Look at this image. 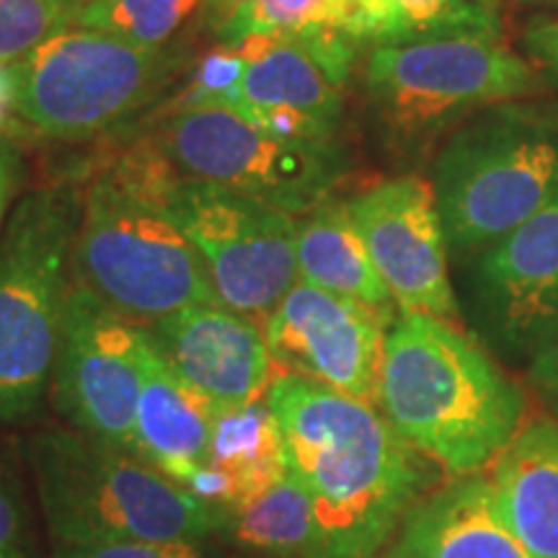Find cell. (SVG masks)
Wrapping results in <instances>:
<instances>
[{
	"mask_svg": "<svg viewBox=\"0 0 558 558\" xmlns=\"http://www.w3.org/2000/svg\"><path fill=\"white\" fill-rule=\"evenodd\" d=\"M215 416L213 403L181 378L148 337L135 422L137 458L192 492L205 469Z\"/></svg>",
	"mask_w": 558,
	"mask_h": 558,
	"instance_id": "18",
	"label": "cell"
},
{
	"mask_svg": "<svg viewBox=\"0 0 558 558\" xmlns=\"http://www.w3.org/2000/svg\"><path fill=\"white\" fill-rule=\"evenodd\" d=\"M179 68L181 54L171 47H140L70 26L5 73L13 111L32 130L52 140H90L156 104Z\"/></svg>",
	"mask_w": 558,
	"mask_h": 558,
	"instance_id": "8",
	"label": "cell"
},
{
	"mask_svg": "<svg viewBox=\"0 0 558 558\" xmlns=\"http://www.w3.org/2000/svg\"><path fill=\"white\" fill-rule=\"evenodd\" d=\"M173 177L150 137L83 186L73 279L140 326L190 305L220 303L197 248L160 202Z\"/></svg>",
	"mask_w": 558,
	"mask_h": 558,
	"instance_id": "3",
	"label": "cell"
},
{
	"mask_svg": "<svg viewBox=\"0 0 558 558\" xmlns=\"http://www.w3.org/2000/svg\"><path fill=\"white\" fill-rule=\"evenodd\" d=\"M153 135L179 177L213 181L300 218L331 197L347 171L337 140H288L233 109L173 114Z\"/></svg>",
	"mask_w": 558,
	"mask_h": 558,
	"instance_id": "9",
	"label": "cell"
},
{
	"mask_svg": "<svg viewBox=\"0 0 558 558\" xmlns=\"http://www.w3.org/2000/svg\"><path fill=\"white\" fill-rule=\"evenodd\" d=\"M145 326L70 282L62 311L52 403L70 427L137 456L135 422L145 378Z\"/></svg>",
	"mask_w": 558,
	"mask_h": 558,
	"instance_id": "11",
	"label": "cell"
},
{
	"mask_svg": "<svg viewBox=\"0 0 558 558\" xmlns=\"http://www.w3.org/2000/svg\"><path fill=\"white\" fill-rule=\"evenodd\" d=\"M248 70L241 107L303 111L337 130L357 45L337 29L243 37ZM239 107V109H241Z\"/></svg>",
	"mask_w": 558,
	"mask_h": 558,
	"instance_id": "16",
	"label": "cell"
},
{
	"mask_svg": "<svg viewBox=\"0 0 558 558\" xmlns=\"http://www.w3.org/2000/svg\"><path fill=\"white\" fill-rule=\"evenodd\" d=\"M469 292L484 344L525 365L558 329V194L473 256Z\"/></svg>",
	"mask_w": 558,
	"mask_h": 558,
	"instance_id": "14",
	"label": "cell"
},
{
	"mask_svg": "<svg viewBox=\"0 0 558 558\" xmlns=\"http://www.w3.org/2000/svg\"><path fill=\"white\" fill-rule=\"evenodd\" d=\"M448 251L473 259L558 194V109L499 104L456 128L432 166Z\"/></svg>",
	"mask_w": 558,
	"mask_h": 558,
	"instance_id": "6",
	"label": "cell"
},
{
	"mask_svg": "<svg viewBox=\"0 0 558 558\" xmlns=\"http://www.w3.org/2000/svg\"><path fill=\"white\" fill-rule=\"evenodd\" d=\"M0 558H34L24 512L0 465Z\"/></svg>",
	"mask_w": 558,
	"mask_h": 558,
	"instance_id": "29",
	"label": "cell"
},
{
	"mask_svg": "<svg viewBox=\"0 0 558 558\" xmlns=\"http://www.w3.org/2000/svg\"><path fill=\"white\" fill-rule=\"evenodd\" d=\"M501 518L535 558H558V422H527L492 465Z\"/></svg>",
	"mask_w": 558,
	"mask_h": 558,
	"instance_id": "20",
	"label": "cell"
},
{
	"mask_svg": "<svg viewBox=\"0 0 558 558\" xmlns=\"http://www.w3.org/2000/svg\"><path fill=\"white\" fill-rule=\"evenodd\" d=\"M264 401L282 435L288 473L316 520L313 558H378L435 484L432 463L375 403L279 373Z\"/></svg>",
	"mask_w": 558,
	"mask_h": 558,
	"instance_id": "1",
	"label": "cell"
},
{
	"mask_svg": "<svg viewBox=\"0 0 558 558\" xmlns=\"http://www.w3.org/2000/svg\"><path fill=\"white\" fill-rule=\"evenodd\" d=\"M52 558H209L207 541H117L52 546Z\"/></svg>",
	"mask_w": 558,
	"mask_h": 558,
	"instance_id": "28",
	"label": "cell"
},
{
	"mask_svg": "<svg viewBox=\"0 0 558 558\" xmlns=\"http://www.w3.org/2000/svg\"><path fill=\"white\" fill-rule=\"evenodd\" d=\"M386 558H535L501 518L492 478L429 488L396 530Z\"/></svg>",
	"mask_w": 558,
	"mask_h": 558,
	"instance_id": "17",
	"label": "cell"
},
{
	"mask_svg": "<svg viewBox=\"0 0 558 558\" xmlns=\"http://www.w3.org/2000/svg\"><path fill=\"white\" fill-rule=\"evenodd\" d=\"M393 318L396 311L373 308L298 279L264 318V337L282 375L375 403Z\"/></svg>",
	"mask_w": 558,
	"mask_h": 558,
	"instance_id": "12",
	"label": "cell"
},
{
	"mask_svg": "<svg viewBox=\"0 0 558 558\" xmlns=\"http://www.w3.org/2000/svg\"><path fill=\"white\" fill-rule=\"evenodd\" d=\"M518 3H525V5H558V0H518Z\"/></svg>",
	"mask_w": 558,
	"mask_h": 558,
	"instance_id": "36",
	"label": "cell"
},
{
	"mask_svg": "<svg viewBox=\"0 0 558 558\" xmlns=\"http://www.w3.org/2000/svg\"><path fill=\"white\" fill-rule=\"evenodd\" d=\"M58 3H60V5H65V9L75 16V13L86 9V5H90V3H99V0H58Z\"/></svg>",
	"mask_w": 558,
	"mask_h": 558,
	"instance_id": "35",
	"label": "cell"
},
{
	"mask_svg": "<svg viewBox=\"0 0 558 558\" xmlns=\"http://www.w3.org/2000/svg\"><path fill=\"white\" fill-rule=\"evenodd\" d=\"M541 75L492 34H450L373 47L365 68L369 107L390 143L414 150L478 111L527 99Z\"/></svg>",
	"mask_w": 558,
	"mask_h": 558,
	"instance_id": "7",
	"label": "cell"
},
{
	"mask_svg": "<svg viewBox=\"0 0 558 558\" xmlns=\"http://www.w3.org/2000/svg\"><path fill=\"white\" fill-rule=\"evenodd\" d=\"M284 476L288 463L282 435L275 414L262 399L215 416L205 469L192 494L230 514Z\"/></svg>",
	"mask_w": 558,
	"mask_h": 558,
	"instance_id": "19",
	"label": "cell"
},
{
	"mask_svg": "<svg viewBox=\"0 0 558 558\" xmlns=\"http://www.w3.org/2000/svg\"><path fill=\"white\" fill-rule=\"evenodd\" d=\"M344 34L357 47L450 34L499 37V0H352Z\"/></svg>",
	"mask_w": 558,
	"mask_h": 558,
	"instance_id": "22",
	"label": "cell"
},
{
	"mask_svg": "<svg viewBox=\"0 0 558 558\" xmlns=\"http://www.w3.org/2000/svg\"><path fill=\"white\" fill-rule=\"evenodd\" d=\"M169 365L213 409L228 411L262 401L279 369L262 320L228 305H190L145 326Z\"/></svg>",
	"mask_w": 558,
	"mask_h": 558,
	"instance_id": "15",
	"label": "cell"
},
{
	"mask_svg": "<svg viewBox=\"0 0 558 558\" xmlns=\"http://www.w3.org/2000/svg\"><path fill=\"white\" fill-rule=\"evenodd\" d=\"M83 190L73 181L24 194L0 230V424L41 414L52 388Z\"/></svg>",
	"mask_w": 558,
	"mask_h": 558,
	"instance_id": "5",
	"label": "cell"
},
{
	"mask_svg": "<svg viewBox=\"0 0 558 558\" xmlns=\"http://www.w3.org/2000/svg\"><path fill=\"white\" fill-rule=\"evenodd\" d=\"M530 58L558 81V21H535L522 34Z\"/></svg>",
	"mask_w": 558,
	"mask_h": 558,
	"instance_id": "31",
	"label": "cell"
},
{
	"mask_svg": "<svg viewBox=\"0 0 558 558\" xmlns=\"http://www.w3.org/2000/svg\"><path fill=\"white\" fill-rule=\"evenodd\" d=\"M26 460L52 546L209 541L228 533L222 509L70 424L34 432Z\"/></svg>",
	"mask_w": 558,
	"mask_h": 558,
	"instance_id": "4",
	"label": "cell"
},
{
	"mask_svg": "<svg viewBox=\"0 0 558 558\" xmlns=\"http://www.w3.org/2000/svg\"><path fill=\"white\" fill-rule=\"evenodd\" d=\"M241 548L267 558L316 556V520L308 494L284 476L228 514V533Z\"/></svg>",
	"mask_w": 558,
	"mask_h": 558,
	"instance_id": "23",
	"label": "cell"
},
{
	"mask_svg": "<svg viewBox=\"0 0 558 558\" xmlns=\"http://www.w3.org/2000/svg\"><path fill=\"white\" fill-rule=\"evenodd\" d=\"M347 209L396 308L458 324L448 239L432 181L418 173L383 179L347 199Z\"/></svg>",
	"mask_w": 558,
	"mask_h": 558,
	"instance_id": "13",
	"label": "cell"
},
{
	"mask_svg": "<svg viewBox=\"0 0 558 558\" xmlns=\"http://www.w3.org/2000/svg\"><path fill=\"white\" fill-rule=\"evenodd\" d=\"M525 373L533 393L558 422V329L535 349L533 357L525 362Z\"/></svg>",
	"mask_w": 558,
	"mask_h": 558,
	"instance_id": "30",
	"label": "cell"
},
{
	"mask_svg": "<svg viewBox=\"0 0 558 558\" xmlns=\"http://www.w3.org/2000/svg\"><path fill=\"white\" fill-rule=\"evenodd\" d=\"M166 213L190 239L220 303L264 320L298 282L295 218L213 181L173 177Z\"/></svg>",
	"mask_w": 558,
	"mask_h": 558,
	"instance_id": "10",
	"label": "cell"
},
{
	"mask_svg": "<svg viewBox=\"0 0 558 558\" xmlns=\"http://www.w3.org/2000/svg\"><path fill=\"white\" fill-rule=\"evenodd\" d=\"M295 256L300 279L313 288L380 311H396L347 202L329 197L295 218Z\"/></svg>",
	"mask_w": 558,
	"mask_h": 558,
	"instance_id": "21",
	"label": "cell"
},
{
	"mask_svg": "<svg viewBox=\"0 0 558 558\" xmlns=\"http://www.w3.org/2000/svg\"><path fill=\"white\" fill-rule=\"evenodd\" d=\"M246 3H251V0H207L209 13H213V19H215V29H218L222 21H228L230 16H233L235 11L243 9Z\"/></svg>",
	"mask_w": 558,
	"mask_h": 558,
	"instance_id": "33",
	"label": "cell"
},
{
	"mask_svg": "<svg viewBox=\"0 0 558 558\" xmlns=\"http://www.w3.org/2000/svg\"><path fill=\"white\" fill-rule=\"evenodd\" d=\"M11 109H13V99H11L9 73H5V68H0V128H3V122L9 120Z\"/></svg>",
	"mask_w": 558,
	"mask_h": 558,
	"instance_id": "34",
	"label": "cell"
},
{
	"mask_svg": "<svg viewBox=\"0 0 558 558\" xmlns=\"http://www.w3.org/2000/svg\"><path fill=\"white\" fill-rule=\"evenodd\" d=\"M248 62L251 58L243 41H220L218 47H213L194 62L186 86L171 101L163 104L158 120L209 107L239 109Z\"/></svg>",
	"mask_w": 558,
	"mask_h": 558,
	"instance_id": "26",
	"label": "cell"
},
{
	"mask_svg": "<svg viewBox=\"0 0 558 558\" xmlns=\"http://www.w3.org/2000/svg\"><path fill=\"white\" fill-rule=\"evenodd\" d=\"M73 26L58 0H0V68H11Z\"/></svg>",
	"mask_w": 558,
	"mask_h": 558,
	"instance_id": "27",
	"label": "cell"
},
{
	"mask_svg": "<svg viewBox=\"0 0 558 558\" xmlns=\"http://www.w3.org/2000/svg\"><path fill=\"white\" fill-rule=\"evenodd\" d=\"M349 13L352 0H251L215 32L220 41L318 29L344 32Z\"/></svg>",
	"mask_w": 558,
	"mask_h": 558,
	"instance_id": "25",
	"label": "cell"
},
{
	"mask_svg": "<svg viewBox=\"0 0 558 558\" xmlns=\"http://www.w3.org/2000/svg\"><path fill=\"white\" fill-rule=\"evenodd\" d=\"M21 173V158L19 150L11 143H0V230L9 218L11 197L16 192V181Z\"/></svg>",
	"mask_w": 558,
	"mask_h": 558,
	"instance_id": "32",
	"label": "cell"
},
{
	"mask_svg": "<svg viewBox=\"0 0 558 558\" xmlns=\"http://www.w3.org/2000/svg\"><path fill=\"white\" fill-rule=\"evenodd\" d=\"M207 0H99L73 16V26L107 32L140 47H169Z\"/></svg>",
	"mask_w": 558,
	"mask_h": 558,
	"instance_id": "24",
	"label": "cell"
},
{
	"mask_svg": "<svg viewBox=\"0 0 558 558\" xmlns=\"http://www.w3.org/2000/svg\"><path fill=\"white\" fill-rule=\"evenodd\" d=\"M375 407L448 476L497 463L527 418L525 390L452 320L399 313L390 324Z\"/></svg>",
	"mask_w": 558,
	"mask_h": 558,
	"instance_id": "2",
	"label": "cell"
}]
</instances>
